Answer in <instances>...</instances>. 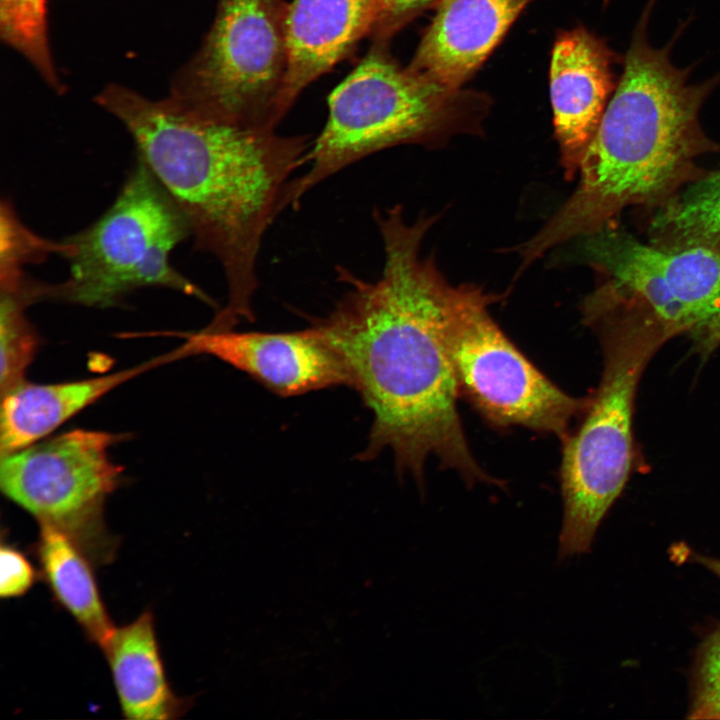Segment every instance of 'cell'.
<instances>
[{"label":"cell","instance_id":"cell-14","mask_svg":"<svg viewBox=\"0 0 720 720\" xmlns=\"http://www.w3.org/2000/svg\"><path fill=\"white\" fill-rule=\"evenodd\" d=\"M375 21V0H293L285 11L283 115L311 82L342 60Z\"/></svg>","mask_w":720,"mask_h":720},{"label":"cell","instance_id":"cell-7","mask_svg":"<svg viewBox=\"0 0 720 720\" xmlns=\"http://www.w3.org/2000/svg\"><path fill=\"white\" fill-rule=\"evenodd\" d=\"M456 96L401 68L379 42L330 94L327 122L307 154L309 168L290 184L288 206L371 154L467 128Z\"/></svg>","mask_w":720,"mask_h":720},{"label":"cell","instance_id":"cell-19","mask_svg":"<svg viewBox=\"0 0 720 720\" xmlns=\"http://www.w3.org/2000/svg\"><path fill=\"white\" fill-rule=\"evenodd\" d=\"M0 283V384L3 393L24 381L25 371L37 350L38 336L25 309L38 300L52 298L53 285L33 281L23 272L0 277Z\"/></svg>","mask_w":720,"mask_h":720},{"label":"cell","instance_id":"cell-11","mask_svg":"<svg viewBox=\"0 0 720 720\" xmlns=\"http://www.w3.org/2000/svg\"><path fill=\"white\" fill-rule=\"evenodd\" d=\"M185 338L183 347L188 356H213L279 396L339 385L350 387L342 359L315 323L306 329L278 333L204 328Z\"/></svg>","mask_w":720,"mask_h":720},{"label":"cell","instance_id":"cell-23","mask_svg":"<svg viewBox=\"0 0 720 720\" xmlns=\"http://www.w3.org/2000/svg\"><path fill=\"white\" fill-rule=\"evenodd\" d=\"M40 576L27 555L2 537L0 547V596L18 598L31 590Z\"/></svg>","mask_w":720,"mask_h":720},{"label":"cell","instance_id":"cell-5","mask_svg":"<svg viewBox=\"0 0 720 720\" xmlns=\"http://www.w3.org/2000/svg\"><path fill=\"white\" fill-rule=\"evenodd\" d=\"M191 235L171 194L137 156L120 193L93 224L64 239L70 273L54 298L109 307L143 287H165L209 302L170 262L172 250Z\"/></svg>","mask_w":720,"mask_h":720},{"label":"cell","instance_id":"cell-10","mask_svg":"<svg viewBox=\"0 0 720 720\" xmlns=\"http://www.w3.org/2000/svg\"><path fill=\"white\" fill-rule=\"evenodd\" d=\"M118 440L116 434L74 429L2 455L1 490L38 524L67 534L95 565L107 564L117 550L104 506L122 473L109 456Z\"/></svg>","mask_w":720,"mask_h":720},{"label":"cell","instance_id":"cell-17","mask_svg":"<svg viewBox=\"0 0 720 720\" xmlns=\"http://www.w3.org/2000/svg\"><path fill=\"white\" fill-rule=\"evenodd\" d=\"M33 553L55 602L73 617L88 640L103 649L115 626L95 578V564L73 539L50 525L39 524Z\"/></svg>","mask_w":720,"mask_h":720},{"label":"cell","instance_id":"cell-25","mask_svg":"<svg viewBox=\"0 0 720 720\" xmlns=\"http://www.w3.org/2000/svg\"><path fill=\"white\" fill-rule=\"evenodd\" d=\"M693 560L706 567L720 579V559L695 554Z\"/></svg>","mask_w":720,"mask_h":720},{"label":"cell","instance_id":"cell-12","mask_svg":"<svg viewBox=\"0 0 720 720\" xmlns=\"http://www.w3.org/2000/svg\"><path fill=\"white\" fill-rule=\"evenodd\" d=\"M608 48L583 28L561 33L550 62L555 136L565 176L571 180L591 143L614 88Z\"/></svg>","mask_w":720,"mask_h":720},{"label":"cell","instance_id":"cell-15","mask_svg":"<svg viewBox=\"0 0 720 720\" xmlns=\"http://www.w3.org/2000/svg\"><path fill=\"white\" fill-rule=\"evenodd\" d=\"M184 357L178 348L133 368L104 376L62 383L22 381L2 393L1 456L30 446L122 383L171 360Z\"/></svg>","mask_w":720,"mask_h":720},{"label":"cell","instance_id":"cell-18","mask_svg":"<svg viewBox=\"0 0 720 720\" xmlns=\"http://www.w3.org/2000/svg\"><path fill=\"white\" fill-rule=\"evenodd\" d=\"M651 243L720 252V168L662 205L650 222Z\"/></svg>","mask_w":720,"mask_h":720},{"label":"cell","instance_id":"cell-22","mask_svg":"<svg viewBox=\"0 0 720 720\" xmlns=\"http://www.w3.org/2000/svg\"><path fill=\"white\" fill-rule=\"evenodd\" d=\"M689 718H720V625L701 644L692 680Z\"/></svg>","mask_w":720,"mask_h":720},{"label":"cell","instance_id":"cell-2","mask_svg":"<svg viewBox=\"0 0 720 720\" xmlns=\"http://www.w3.org/2000/svg\"><path fill=\"white\" fill-rule=\"evenodd\" d=\"M95 100L125 126L137 156L177 202L195 247L219 262L228 300L211 325L229 329L253 320L261 242L288 207L293 175L311 147L308 138L201 118L169 96L150 100L117 83Z\"/></svg>","mask_w":720,"mask_h":720},{"label":"cell","instance_id":"cell-1","mask_svg":"<svg viewBox=\"0 0 720 720\" xmlns=\"http://www.w3.org/2000/svg\"><path fill=\"white\" fill-rule=\"evenodd\" d=\"M384 248L376 281L341 271L348 291L314 323L342 359L373 415L360 459L390 449L399 473L422 486L435 456L468 486L503 485L475 459L458 412L460 398L446 347L445 326L458 286L451 285L421 243L434 218L408 223L397 206L375 210Z\"/></svg>","mask_w":720,"mask_h":720},{"label":"cell","instance_id":"cell-9","mask_svg":"<svg viewBox=\"0 0 720 720\" xmlns=\"http://www.w3.org/2000/svg\"><path fill=\"white\" fill-rule=\"evenodd\" d=\"M496 300L480 287L458 286L445 341L460 397L490 425L520 426L562 442L589 397L561 390L515 346L489 313Z\"/></svg>","mask_w":720,"mask_h":720},{"label":"cell","instance_id":"cell-16","mask_svg":"<svg viewBox=\"0 0 720 720\" xmlns=\"http://www.w3.org/2000/svg\"><path fill=\"white\" fill-rule=\"evenodd\" d=\"M102 650L125 718L172 720L189 709L191 700L178 696L168 681L151 610L115 627Z\"/></svg>","mask_w":720,"mask_h":720},{"label":"cell","instance_id":"cell-26","mask_svg":"<svg viewBox=\"0 0 720 720\" xmlns=\"http://www.w3.org/2000/svg\"><path fill=\"white\" fill-rule=\"evenodd\" d=\"M605 1H607V0H605Z\"/></svg>","mask_w":720,"mask_h":720},{"label":"cell","instance_id":"cell-3","mask_svg":"<svg viewBox=\"0 0 720 720\" xmlns=\"http://www.w3.org/2000/svg\"><path fill=\"white\" fill-rule=\"evenodd\" d=\"M645 10L623 73L581 162L574 193L520 247L522 269L549 249L592 234L623 208L663 200L694 171L706 141L698 112L712 81L690 85L687 73L653 48Z\"/></svg>","mask_w":720,"mask_h":720},{"label":"cell","instance_id":"cell-8","mask_svg":"<svg viewBox=\"0 0 720 720\" xmlns=\"http://www.w3.org/2000/svg\"><path fill=\"white\" fill-rule=\"evenodd\" d=\"M285 11L279 0H220L209 33L177 73L169 97L201 118L274 130L284 116Z\"/></svg>","mask_w":720,"mask_h":720},{"label":"cell","instance_id":"cell-13","mask_svg":"<svg viewBox=\"0 0 720 720\" xmlns=\"http://www.w3.org/2000/svg\"><path fill=\"white\" fill-rule=\"evenodd\" d=\"M533 1L441 0L408 68L456 93Z\"/></svg>","mask_w":720,"mask_h":720},{"label":"cell","instance_id":"cell-6","mask_svg":"<svg viewBox=\"0 0 720 720\" xmlns=\"http://www.w3.org/2000/svg\"><path fill=\"white\" fill-rule=\"evenodd\" d=\"M600 281L582 303L584 323L604 314L633 317L668 339L687 335L703 357L720 345V252L646 244L610 228L578 238Z\"/></svg>","mask_w":720,"mask_h":720},{"label":"cell","instance_id":"cell-24","mask_svg":"<svg viewBox=\"0 0 720 720\" xmlns=\"http://www.w3.org/2000/svg\"><path fill=\"white\" fill-rule=\"evenodd\" d=\"M441 0H375V21L372 32L384 42L417 14Z\"/></svg>","mask_w":720,"mask_h":720},{"label":"cell","instance_id":"cell-21","mask_svg":"<svg viewBox=\"0 0 720 720\" xmlns=\"http://www.w3.org/2000/svg\"><path fill=\"white\" fill-rule=\"evenodd\" d=\"M64 252L63 241L54 242L33 233L18 219L10 203L2 200L0 273L21 271L23 264Z\"/></svg>","mask_w":720,"mask_h":720},{"label":"cell","instance_id":"cell-20","mask_svg":"<svg viewBox=\"0 0 720 720\" xmlns=\"http://www.w3.org/2000/svg\"><path fill=\"white\" fill-rule=\"evenodd\" d=\"M0 35L51 88L64 91L49 45L47 0H0Z\"/></svg>","mask_w":720,"mask_h":720},{"label":"cell","instance_id":"cell-4","mask_svg":"<svg viewBox=\"0 0 720 720\" xmlns=\"http://www.w3.org/2000/svg\"><path fill=\"white\" fill-rule=\"evenodd\" d=\"M589 326L600 337L603 372L576 431L562 441L561 558L590 550L600 523L634 469L638 383L652 356L669 340L656 328L625 315H605Z\"/></svg>","mask_w":720,"mask_h":720}]
</instances>
